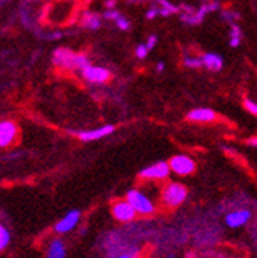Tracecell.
Segmentation results:
<instances>
[{
	"instance_id": "obj_3",
	"label": "cell",
	"mask_w": 257,
	"mask_h": 258,
	"mask_svg": "<svg viewBox=\"0 0 257 258\" xmlns=\"http://www.w3.org/2000/svg\"><path fill=\"white\" fill-rule=\"evenodd\" d=\"M126 200L140 216H151L157 213V206L145 192L139 189H130L126 192Z\"/></svg>"
},
{
	"instance_id": "obj_11",
	"label": "cell",
	"mask_w": 257,
	"mask_h": 258,
	"mask_svg": "<svg viewBox=\"0 0 257 258\" xmlns=\"http://www.w3.org/2000/svg\"><path fill=\"white\" fill-rule=\"evenodd\" d=\"M114 131H115V126L105 124V126L96 127V129H90V131H81V133H78V137L82 142H95V140H99L102 137L112 134Z\"/></svg>"
},
{
	"instance_id": "obj_15",
	"label": "cell",
	"mask_w": 257,
	"mask_h": 258,
	"mask_svg": "<svg viewBox=\"0 0 257 258\" xmlns=\"http://www.w3.org/2000/svg\"><path fill=\"white\" fill-rule=\"evenodd\" d=\"M11 241V235H10V230L0 222V250L7 249V246L10 244Z\"/></svg>"
},
{
	"instance_id": "obj_13",
	"label": "cell",
	"mask_w": 257,
	"mask_h": 258,
	"mask_svg": "<svg viewBox=\"0 0 257 258\" xmlns=\"http://www.w3.org/2000/svg\"><path fill=\"white\" fill-rule=\"evenodd\" d=\"M67 255V249H65V244L60 239H54L53 242L49 244L46 256L47 258H65Z\"/></svg>"
},
{
	"instance_id": "obj_7",
	"label": "cell",
	"mask_w": 257,
	"mask_h": 258,
	"mask_svg": "<svg viewBox=\"0 0 257 258\" xmlns=\"http://www.w3.org/2000/svg\"><path fill=\"white\" fill-rule=\"evenodd\" d=\"M18 126L13 121H0V148H7L16 142Z\"/></svg>"
},
{
	"instance_id": "obj_12",
	"label": "cell",
	"mask_w": 257,
	"mask_h": 258,
	"mask_svg": "<svg viewBox=\"0 0 257 258\" xmlns=\"http://www.w3.org/2000/svg\"><path fill=\"white\" fill-rule=\"evenodd\" d=\"M188 121H196V123H212L216 120V112L209 109V107H199L192 109L186 115Z\"/></svg>"
},
{
	"instance_id": "obj_9",
	"label": "cell",
	"mask_w": 257,
	"mask_h": 258,
	"mask_svg": "<svg viewBox=\"0 0 257 258\" xmlns=\"http://www.w3.org/2000/svg\"><path fill=\"white\" fill-rule=\"evenodd\" d=\"M79 219H81V211L73 210L67 216H63L60 219V221L56 224L54 230L57 231V233H68V231H71L76 225L79 224Z\"/></svg>"
},
{
	"instance_id": "obj_18",
	"label": "cell",
	"mask_w": 257,
	"mask_h": 258,
	"mask_svg": "<svg viewBox=\"0 0 257 258\" xmlns=\"http://www.w3.org/2000/svg\"><path fill=\"white\" fill-rule=\"evenodd\" d=\"M85 24H87V27L96 29L98 25H99V19H98V16H95V15H88V18H87Z\"/></svg>"
},
{
	"instance_id": "obj_2",
	"label": "cell",
	"mask_w": 257,
	"mask_h": 258,
	"mask_svg": "<svg viewBox=\"0 0 257 258\" xmlns=\"http://www.w3.org/2000/svg\"><path fill=\"white\" fill-rule=\"evenodd\" d=\"M186 196H188V189L182 183L171 181L163 187L161 202L166 208L174 210L186 200Z\"/></svg>"
},
{
	"instance_id": "obj_17",
	"label": "cell",
	"mask_w": 257,
	"mask_h": 258,
	"mask_svg": "<svg viewBox=\"0 0 257 258\" xmlns=\"http://www.w3.org/2000/svg\"><path fill=\"white\" fill-rule=\"evenodd\" d=\"M230 38H232V40H230V46H238L241 33H240L237 25H234V24H232V35H230Z\"/></svg>"
},
{
	"instance_id": "obj_22",
	"label": "cell",
	"mask_w": 257,
	"mask_h": 258,
	"mask_svg": "<svg viewBox=\"0 0 257 258\" xmlns=\"http://www.w3.org/2000/svg\"><path fill=\"white\" fill-rule=\"evenodd\" d=\"M119 258H134V256H133L131 253H123V255H120Z\"/></svg>"
},
{
	"instance_id": "obj_6",
	"label": "cell",
	"mask_w": 257,
	"mask_h": 258,
	"mask_svg": "<svg viewBox=\"0 0 257 258\" xmlns=\"http://www.w3.org/2000/svg\"><path fill=\"white\" fill-rule=\"evenodd\" d=\"M111 211H112V216L117 219L119 222H131L137 216V213L134 211V208L126 199L125 200H115L111 206Z\"/></svg>"
},
{
	"instance_id": "obj_21",
	"label": "cell",
	"mask_w": 257,
	"mask_h": 258,
	"mask_svg": "<svg viewBox=\"0 0 257 258\" xmlns=\"http://www.w3.org/2000/svg\"><path fill=\"white\" fill-rule=\"evenodd\" d=\"M248 144H249V145H252V147H255V148H257V136H255V137H251V139H249V140H248Z\"/></svg>"
},
{
	"instance_id": "obj_1",
	"label": "cell",
	"mask_w": 257,
	"mask_h": 258,
	"mask_svg": "<svg viewBox=\"0 0 257 258\" xmlns=\"http://www.w3.org/2000/svg\"><path fill=\"white\" fill-rule=\"evenodd\" d=\"M54 63L57 64V67L63 68V70H79L82 71L84 68H87L90 61L85 55L82 54H74L73 50L67 49V47H60L57 49L54 52Z\"/></svg>"
},
{
	"instance_id": "obj_14",
	"label": "cell",
	"mask_w": 257,
	"mask_h": 258,
	"mask_svg": "<svg viewBox=\"0 0 257 258\" xmlns=\"http://www.w3.org/2000/svg\"><path fill=\"white\" fill-rule=\"evenodd\" d=\"M200 60H202V67L209 68L210 71H220L223 68V58L216 54H205Z\"/></svg>"
},
{
	"instance_id": "obj_16",
	"label": "cell",
	"mask_w": 257,
	"mask_h": 258,
	"mask_svg": "<svg viewBox=\"0 0 257 258\" xmlns=\"http://www.w3.org/2000/svg\"><path fill=\"white\" fill-rule=\"evenodd\" d=\"M243 106H245V109H246L251 115L257 117V102H254V101H251V99H245V101H243Z\"/></svg>"
},
{
	"instance_id": "obj_5",
	"label": "cell",
	"mask_w": 257,
	"mask_h": 258,
	"mask_svg": "<svg viewBox=\"0 0 257 258\" xmlns=\"http://www.w3.org/2000/svg\"><path fill=\"white\" fill-rule=\"evenodd\" d=\"M171 172H174L178 176H188L196 172V162L192 161L186 154H175L169 161Z\"/></svg>"
},
{
	"instance_id": "obj_8",
	"label": "cell",
	"mask_w": 257,
	"mask_h": 258,
	"mask_svg": "<svg viewBox=\"0 0 257 258\" xmlns=\"http://www.w3.org/2000/svg\"><path fill=\"white\" fill-rule=\"evenodd\" d=\"M84 79L92 82V84H105L111 79V73L106 68H101V67H92L88 64L87 68H84L82 71Z\"/></svg>"
},
{
	"instance_id": "obj_10",
	"label": "cell",
	"mask_w": 257,
	"mask_h": 258,
	"mask_svg": "<svg viewBox=\"0 0 257 258\" xmlns=\"http://www.w3.org/2000/svg\"><path fill=\"white\" fill-rule=\"evenodd\" d=\"M251 211L249 210H237V211H232L229 213L226 217H224V222L229 228H240L243 225H246L251 219Z\"/></svg>"
},
{
	"instance_id": "obj_20",
	"label": "cell",
	"mask_w": 257,
	"mask_h": 258,
	"mask_svg": "<svg viewBox=\"0 0 257 258\" xmlns=\"http://www.w3.org/2000/svg\"><path fill=\"white\" fill-rule=\"evenodd\" d=\"M148 50H150V49L147 47V44H142V46H139V47H137V52H136V55H137L139 58H144V57L148 54Z\"/></svg>"
},
{
	"instance_id": "obj_19",
	"label": "cell",
	"mask_w": 257,
	"mask_h": 258,
	"mask_svg": "<svg viewBox=\"0 0 257 258\" xmlns=\"http://www.w3.org/2000/svg\"><path fill=\"white\" fill-rule=\"evenodd\" d=\"M185 67L199 68V67H202V60H197V58H185Z\"/></svg>"
},
{
	"instance_id": "obj_4",
	"label": "cell",
	"mask_w": 257,
	"mask_h": 258,
	"mask_svg": "<svg viewBox=\"0 0 257 258\" xmlns=\"http://www.w3.org/2000/svg\"><path fill=\"white\" fill-rule=\"evenodd\" d=\"M169 175H171V167L169 162L166 161L155 162L139 172V178L145 179V181H163Z\"/></svg>"
}]
</instances>
